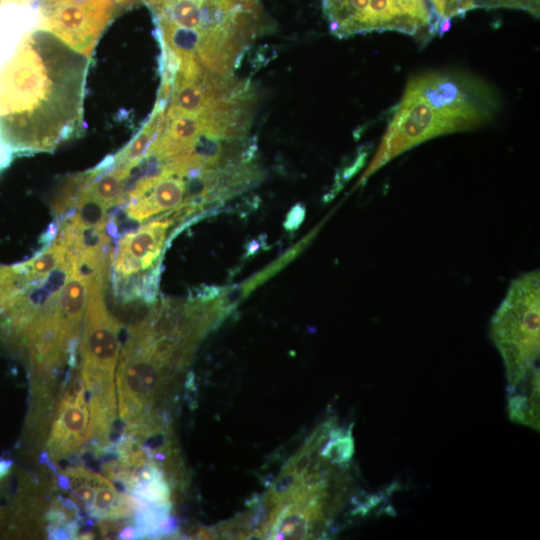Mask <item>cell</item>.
I'll return each mask as SVG.
<instances>
[{"mask_svg":"<svg viewBox=\"0 0 540 540\" xmlns=\"http://www.w3.org/2000/svg\"><path fill=\"white\" fill-rule=\"evenodd\" d=\"M180 211L162 214L126 232L117 242L112 258L114 292L125 302H154L158 288V260L169 231L185 218ZM115 294V295H116Z\"/></svg>","mask_w":540,"mask_h":540,"instance_id":"obj_5","label":"cell"},{"mask_svg":"<svg viewBox=\"0 0 540 540\" xmlns=\"http://www.w3.org/2000/svg\"><path fill=\"white\" fill-rule=\"evenodd\" d=\"M10 466H11L10 461H4V460L0 461V478H2L7 473Z\"/></svg>","mask_w":540,"mask_h":540,"instance_id":"obj_12","label":"cell"},{"mask_svg":"<svg viewBox=\"0 0 540 540\" xmlns=\"http://www.w3.org/2000/svg\"><path fill=\"white\" fill-rule=\"evenodd\" d=\"M83 385L67 392L60 401L46 443V452L52 461L75 454L92 438V420Z\"/></svg>","mask_w":540,"mask_h":540,"instance_id":"obj_10","label":"cell"},{"mask_svg":"<svg viewBox=\"0 0 540 540\" xmlns=\"http://www.w3.org/2000/svg\"><path fill=\"white\" fill-rule=\"evenodd\" d=\"M84 53L50 30L0 26V139L12 153L53 150L81 124Z\"/></svg>","mask_w":540,"mask_h":540,"instance_id":"obj_1","label":"cell"},{"mask_svg":"<svg viewBox=\"0 0 540 540\" xmlns=\"http://www.w3.org/2000/svg\"><path fill=\"white\" fill-rule=\"evenodd\" d=\"M460 131L452 116L411 83L397 106L378 151L361 182L405 151L431 138Z\"/></svg>","mask_w":540,"mask_h":540,"instance_id":"obj_7","label":"cell"},{"mask_svg":"<svg viewBox=\"0 0 540 540\" xmlns=\"http://www.w3.org/2000/svg\"><path fill=\"white\" fill-rule=\"evenodd\" d=\"M66 479L73 495L97 519L125 518L148 506L135 496L120 493L100 474L81 467L69 468Z\"/></svg>","mask_w":540,"mask_h":540,"instance_id":"obj_9","label":"cell"},{"mask_svg":"<svg viewBox=\"0 0 540 540\" xmlns=\"http://www.w3.org/2000/svg\"><path fill=\"white\" fill-rule=\"evenodd\" d=\"M19 2H22V3H26V4H29L31 1L33 0H17Z\"/></svg>","mask_w":540,"mask_h":540,"instance_id":"obj_13","label":"cell"},{"mask_svg":"<svg viewBox=\"0 0 540 540\" xmlns=\"http://www.w3.org/2000/svg\"><path fill=\"white\" fill-rule=\"evenodd\" d=\"M109 266L110 262L95 268L88 282L80 353L82 385L90 399L116 397L120 324L105 302Z\"/></svg>","mask_w":540,"mask_h":540,"instance_id":"obj_4","label":"cell"},{"mask_svg":"<svg viewBox=\"0 0 540 540\" xmlns=\"http://www.w3.org/2000/svg\"><path fill=\"white\" fill-rule=\"evenodd\" d=\"M331 33L339 38L397 31L441 35V25L426 0H321Z\"/></svg>","mask_w":540,"mask_h":540,"instance_id":"obj_6","label":"cell"},{"mask_svg":"<svg viewBox=\"0 0 540 540\" xmlns=\"http://www.w3.org/2000/svg\"><path fill=\"white\" fill-rule=\"evenodd\" d=\"M114 8V0H44L41 25L76 50L89 53Z\"/></svg>","mask_w":540,"mask_h":540,"instance_id":"obj_8","label":"cell"},{"mask_svg":"<svg viewBox=\"0 0 540 540\" xmlns=\"http://www.w3.org/2000/svg\"><path fill=\"white\" fill-rule=\"evenodd\" d=\"M540 277L534 270L514 279L490 323V336L504 361L513 421L539 424Z\"/></svg>","mask_w":540,"mask_h":540,"instance_id":"obj_3","label":"cell"},{"mask_svg":"<svg viewBox=\"0 0 540 540\" xmlns=\"http://www.w3.org/2000/svg\"><path fill=\"white\" fill-rule=\"evenodd\" d=\"M165 48V65L194 62L232 74L262 27L256 0H149Z\"/></svg>","mask_w":540,"mask_h":540,"instance_id":"obj_2","label":"cell"},{"mask_svg":"<svg viewBox=\"0 0 540 540\" xmlns=\"http://www.w3.org/2000/svg\"><path fill=\"white\" fill-rule=\"evenodd\" d=\"M305 217V208L303 205L298 204L294 206L287 214L284 227L287 230H295L302 223Z\"/></svg>","mask_w":540,"mask_h":540,"instance_id":"obj_11","label":"cell"}]
</instances>
